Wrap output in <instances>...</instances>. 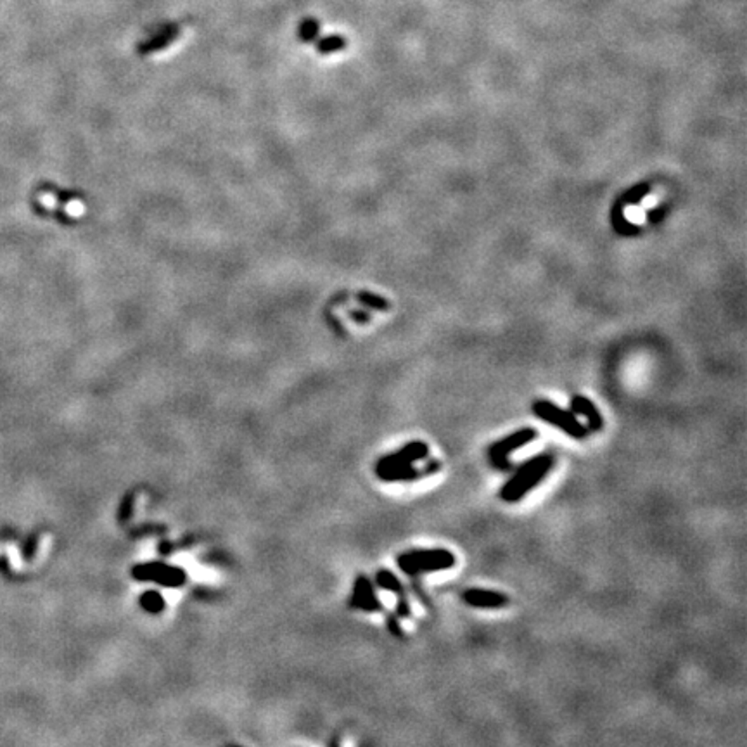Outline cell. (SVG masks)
Returning <instances> with one entry per match:
<instances>
[{"mask_svg":"<svg viewBox=\"0 0 747 747\" xmlns=\"http://www.w3.org/2000/svg\"><path fill=\"white\" fill-rule=\"evenodd\" d=\"M554 466L555 457L552 454H540L522 462L500 489V498L507 503L519 502L545 480Z\"/></svg>","mask_w":747,"mask_h":747,"instance_id":"1","label":"cell"},{"mask_svg":"<svg viewBox=\"0 0 747 747\" xmlns=\"http://www.w3.org/2000/svg\"><path fill=\"white\" fill-rule=\"evenodd\" d=\"M396 562L398 568L408 576H417L426 573L448 571L457 564V557L448 548H415L400 554Z\"/></svg>","mask_w":747,"mask_h":747,"instance_id":"2","label":"cell"},{"mask_svg":"<svg viewBox=\"0 0 747 747\" xmlns=\"http://www.w3.org/2000/svg\"><path fill=\"white\" fill-rule=\"evenodd\" d=\"M531 410L540 421L555 426L573 440H585L587 438L588 428L581 424L580 419L571 410H566V408L548 402V400H535L531 405Z\"/></svg>","mask_w":747,"mask_h":747,"instance_id":"3","label":"cell"},{"mask_svg":"<svg viewBox=\"0 0 747 747\" xmlns=\"http://www.w3.org/2000/svg\"><path fill=\"white\" fill-rule=\"evenodd\" d=\"M428 457H429V445L426 443V441L415 440V441H410V443H407L405 447L398 448V450L393 452V454H388V455H384V457L379 459L377 463H375V470L421 462V460H424Z\"/></svg>","mask_w":747,"mask_h":747,"instance_id":"4","label":"cell"},{"mask_svg":"<svg viewBox=\"0 0 747 747\" xmlns=\"http://www.w3.org/2000/svg\"><path fill=\"white\" fill-rule=\"evenodd\" d=\"M440 469L441 463L438 462V460L431 459L422 469L415 467V463H407V466H396L389 467V469L375 470V474H377L379 480L386 481V483H400V481H402V483H410V481L422 480V477L429 476V474H436Z\"/></svg>","mask_w":747,"mask_h":747,"instance_id":"5","label":"cell"},{"mask_svg":"<svg viewBox=\"0 0 747 747\" xmlns=\"http://www.w3.org/2000/svg\"><path fill=\"white\" fill-rule=\"evenodd\" d=\"M536 438H538V431H536L535 428H521V429H517V431L507 434V436H503L502 440H498V441H495V443L489 445L488 457H489V460L509 457V455L514 454V452L521 450V448H524L526 445L533 443V441H535Z\"/></svg>","mask_w":747,"mask_h":747,"instance_id":"6","label":"cell"},{"mask_svg":"<svg viewBox=\"0 0 747 747\" xmlns=\"http://www.w3.org/2000/svg\"><path fill=\"white\" fill-rule=\"evenodd\" d=\"M134 576L139 580L156 581V583L165 585V587H180L186 581V573L175 566H165L160 562L154 564H142L134 569Z\"/></svg>","mask_w":747,"mask_h":747,"instance_id":"7","label":"cell"},{"mask_svg":"<svg viewBox=\"0 0 747 747\" xmlns=\"http://www.w3.org/2000/svg\"><path fill=\"white\" fill-rule=\"evenodd\" d=\"M349 606L360 610H367V613H379L382 609V603L375 595L372 581L367 576L360 575L356 578Z\"/></svg>","mask_w":747,"mask_h":747,"instance_id":"8","label":"cell"},{"mask_svg":"<svg viewBox=\"0 0 747 747\" xmlns=\"http://www.w3.org/2000/svg\"><path fill=\"white\" fill-rule=\"evenodd\" d=\"M462 601L476 609H502L510 602L503 592L487 590V588H467L462 594Z\"/></svg>","mask_w":747,"mask_h":747,"instance_id":"9","label":"cell"},{"mask_svg":"<svg viewBox=\"0 0 747 747\" xmlns=\"http://www.w3.org/2000/svg\"><path fill=\"white\" fill-rule=\"evenodd\" d=\"M571 412L576 415H581V417L587 419V424H588V431H602L603 428V419H602V414L601 410H599L597 407H595V403L592 402L590 398H587V396L583 395H575L571 398Z\"/></svg>","mask_w":747,"mask_h":747,"instance_id":"10","label":"cell"},{"mask_svg":"<svg viewBox=\"0 0 747 747\" xmlns=\"http://www.w3.org/2000/svg\"><path fill=\"white\" fill-rule=\"evenodd\" d=\"M375 585H377L379 588H382V590L393 592V594H396V597L405 594L402 581L398 580V576H396L395 573L388 571V569H379V571L375 573Z\"/></svg>","mask_w":747,"mask_h":747,"instance_id":"11","label":"cell"},{"mask_svg":"<svg viewBox=\"0 0 747 747\" xmlns=\"http://www.w3.org/2000/svg\"><path fill=\"white\" fill-rule=\"evenodd\" d=\"M613 227L614 230L617 232L620 235H633V234H638V232H642V229H640L638 225H633V223L628 222L627 218H624L623 215V208H621V201L617 200L616 206H614L613 209Z\"/></svg>","mask_w":747,"mask_h":747,"instance_id":"12","label":"cell"},{"mask_svg":"<svg viewBox=\"0 0 747 747\" xmlns=\"http://www.w3.org/2000/svg\"><path fill=\"white\" fill-rule=\"evenodd\" d=\"M649 193H650V183L642 182V183H636V186L631 187L630 190H627V193H624L620 200L623 201V204L635 206V204H640V202L645 200Z\"/></svg>","mask_w":747,"mask_h":747,"instance_id":"13","label":"cell"},{"mask_svg":"<svg viewBox=\"0 0 747 747\" xmlns=\"http://www.w3.org/2000/svg\"><path fill=\"white\" fill-rule=\"evenodd\" d=\"M141 606L144 607L147 613H161L165 607V599L158 592H146L141 599Z\"/></svg>","mask_w":747,"mask_h":747,"instance_id":"14","label":"cell"},{"mask_svg":"<svg viewBox=\"0 0 747 747\" xmlns=\"http://www.w3.org/2000/svg\"><path fill=\"white\" fill-rule=\"evenodd\" d=\"M358 300L362 301L363 305H367V307L374 308V310H381V312L389 310V303H388V301H386L384 298L377 296V294L360 293V294H358Z\"/></svg>","mask_w":747,"mask_h":747,"instance_id":"15","label":"cell"},{"mask_svg":"<svg viewBox=\"0 0 747 747\" xmlns=\"http://www.w3.org/2000/svg\"><path fill=\"white\" fill-rule=\"evenodd\" d=\"M344 47V40L341 39V36H330V39H326L322 43H320L319 50L322 54H327V53H333V50H340Z\"/></svg>","mask_w":747,"mask_h":747,"instance_id":"16","label":"cell"},{"mask_svg":"<svg viewBox=\"0 0 747 747\" xmlns=\"http://www.w3.org/2000/svg\"><path fill=\"white\" fill-rule=\"evenodd\" d=\"M668 213V206L662 204V206H657L656 209H652V211L647 215V222L652 223V225H656V223H659L662 218H664V215Z\"/></svg>","mask_w":747,"mask_h":747,"instance_id":"17","label":"cell"},{"mask_svg":"<svg viewBox=\"0 0 747 747\" xmlns=\"http://www.w3.org/2000/svg\"><path fill=\"white\" fill-rule=\"evenodd\" d=\"M388 628H389V631H391L395 636H398V638H402V636L405 635L402 624H400L398 621H396L395 616H389L388 617Z\"/></svg>","mask_w":747,"mask_h":747,"instance_id":"18","label":"cell"},{"mask_svg":"<svg viewBox=\"0 0 747 747\" xmlns=\"http://www.w3.org/2000/svg\"><path fill=\"white\" fill-rule=\"evenodd\" d=\"M316 33V23L315 21H308L307 25H305L303 29H301V36H303L305 40H310L312 36H314Z\"/></svg>","mask_w":747,"mask_h":747,"instance_id":"19","label":"cell"},{"mask_svg":"<svg viewBox=\"0 0 747 747\" xmlns=\"http://www.w3.org/2000/svg\"><path fill=\"white\" fill-rule=\"evenodd\" d=\"M351 316L355 322H362V323H367L370 320V315L365 314V312H351Z\"/></svg>","mask_w":747,"mask_h":747,"instance_id":"20","label":"cell"}]
</instances>
